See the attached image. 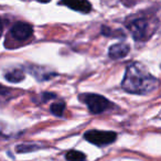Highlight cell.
Here are the masks:
<instances>
[{
	"label": "cell",
	"mask_w": 161,
	"mask_h": 161,
	"mask_svg": "<svg viewBox=\"0 0 161 161\" xmlns=\"http://www.w3.org/2000/svg\"><path fill=\"white\" fill-rule=\"evenodd\" d=\"M160 82L148 72L141 63L135 62L126 69L125 76L121 82L123 90L130 94L147 95L153 92Z\"/></svg>",
	"instance_id": "6da1fadb"
},
{
	"label": "cell",
	"mask_w": 161,
	"mask_h": 161,
	"mask_svg": "<svg viewBox=\"0 0 161 161\" xmlns=\"http://www.w3.org/2000/svg\"><path fill=\"white\" fill-rule=\"evenodd\" d=\"M80 102H83L87 106L91 114L98 115L102 113H105L109 110L112 107H114V104L110 101H108L106 97L102 96L98 94H91V93H85L80 94L78 96Z\"/></svg>",
	"instance_id": "7a4b0ae2"
},
{
	"label": "cell",
	"mask_w": 161,
	"mask_h": 161,
	"mask_svg": "<svg viewBox=\"0 0 161 161\" xmlns=\"http://www.w3.org/2000/svg\"><path fill=\"white\" fill-rule=\"evenodd\" d=\"M84 138L88 142L95 146H107L113 143L117 138V134L114 131H103V130H88L84 134Z\"/></svg>",
	"instance_id": "3957f363"
},
{
	"label": "cell",
	"mask_w": 161,
	"mask_h": 161,
	"mask_svg": "<svg viewBox=\"0 0 161 161\" xmlns=\"http://www.w3.org/2000/svg\"><path fill=\"white\" fill-rule=\"evenodd\" d=\"M149 21L145 18H137L127 23V28L136 41H145L149 31Z\"/></svg>",
	"instance_id": "277c9868"
},
{
	"label": "cell",
	"mask_w": 161,
	"mask_h": 161,
	"mask_svg": "<svg viewBox=\"0 0 161 161\" xmlns=\"http://www.w3.org/2000/svg\"><path fill=\"white\" fill-rule=\"evenodd\" d=\"M10 33L16 40L18 41H25L32 36L33 29L29 23L25 22H17L10 30Z\"/></svg>",
	"instance_id": "5b68a950"
},
{
	"label": "cell",
	"mask_w": 161,
	"mask_h": 161,
	"mask_svg": "<svg viewBox=\"0 0 161 161\" xmlns=\"http://www.w3.org/2000/svg\"><path fill=\"white\" fill-rule=\"evenodd\" d=\"M61 3L69 9L83 14H88L92 10V5L88 3V0H62Z\"/></svg>",
	"instance_id": "8992f818"
},
{
	"label": "cell",
	"mask_w": 161,
	"mask_h": 161,
	"mask_svg": "<svg viewBox=\"0 0 161 161\" xmlns=\"http://www.w3.org/2000/svg\"><path fill=\"white\" fill-rule=\"evenodd\" d=\"M130 51V47L127 43H116L112 45L108 50V55L113 60H119L128 55Z\"/></svg>",
	"instance_id": "52a82bcc"
},
{
	"label": "cell",
	"mask_w": 161,
	"mask_h": 161,
	"mask_svg": "<svg viewBox=\"0 0 161 161\" xmlns=\"http://www.w3.org/2000/svg\"><path fill=\"white\" fill-rule=\"evenodd\" d=\"M5 77L10 83H19L25 78V73L20 69H14L11 71H8L5 74Z\"/></svg>",
	"instance_id": "ba28073f"
},
{
	"label": "cell",
	"mask_w": 161,
	"mask_h": 161,
	"mask_svg": "<svg viewBox=\"0 0 161 161\" xmlns=\"http://www.w3.org/2000/svg\"><path fill=\"white\" fill-rule=\"evenodd\" d=\"M67 161H86V156L85 153L77 150H69L65 156Z\"/></svg>",
	"instance_id": "9c48e42d"
},
{
	"label": "cell",
	"mask_w": 161,
	"mask_h": 161,
	"mask_svg": "<svg viewBox=\"0 0 161 161\" xmlns=\"http://www.w3.org/2000/svg\"><path fill=\"white\" fill-rule=\"evenodd\" d=\"M50 110L53 115L58 117H62L65 110V104L63 102H58V103H53L50 107Z\"/></svg>",
	"instance_id": "30bf717a"
},
{
	"label": "cell",
	"mask_w": 161,
	"mask_h": 161,
	"mask_svg": "<svg viewBox=\"0 0 161 161\" xmlns=\"http://www.w3.org/2000/svg\"><path fill=\"white\" fill-rule=\"evenodd\" d=\"M38 146H34V145H20L17 147V151L18 152H28V151H32V150H36L38 149Z\"/></svg>",
	"instance_id": "8fae6325"
},
{
	"label": "cell",
	"mask_w": 161,
	"mask_h": 161,
	"mask_svg": "<svg viewBox=\"0 0 161 161\" xmlns=\"http://www.w3.org/2000/svg\"><path fill=\"white\" fill-rule=\"evenodd\" d=\"M42 97H43V102H47L52 98H55L56 96L54 94H51V93H44V94H42Z\"/></svg>",
	"instance_id": "7c38bea8"
},
{
	"label": "cell",
	"mask_w": 161,
	"mask_h": 161,
	"mask_svg": "<svg viewBox=\"0 0 161 161\" xmlns=\"http://www.w3.org/2000/svg\"><path fill=\"white\" fill-rule=\"evenodd\" d=\"M8 92H9V90H7L5 86L0 84V95H5V94H7Z\"/></svg>",
	"instance_id": "4fadbf2b"
},
{
	"label": "cell",
	"mask_w": 161,
	"mask_h": 161,
	"mask_svg": "<svg viewBox=\"0 0 161 161\" xmlns=\"http://www.w3.org/2000/svg\"><path fill=\"white\" fill-rule=\"evenodd\" d=\"M3 21H1V19H0V36H1V34H3Z\"/></svg>",
	"instance_id": "5bb4252c"
},
{
	"label": "cell",
	"mask_w": 161,
	"mask_h": 161,
	"mask_svg": "<svg viewBox=\"0 0 161 161\" xmlns=\"http://www.w3.org/2000/svg\"><path fill=\"white\" fill-rule=\"evenodd\" d=\"M39 3H50L51 0H38Z\"/></svg>",
	"instance_id": "9a60e30c"
}]
</instances>
